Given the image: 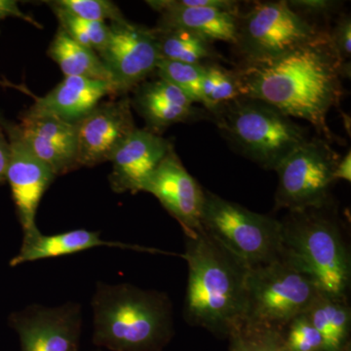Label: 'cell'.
Returning a JSON list of instances; mask_svg holds the SVG:
<instances>
[{
	"instance_id": "24",
	"label": "cell",
	"mask_w": 351,
	"mask_h": 351,
	"mask_svg": "<svg viewBox=\"0 0 351 351\" xmlns=\"http://www.w3.org/2000/svg\"><path fill=\"white\" fill-rule=\"evenodd\" d=\"M59 21V27L76 43L100 54L110 38V25L106 23L92 22L76 17L73 14L45 1Z\"/></svg>"
},
{
	"instance_id": "10",
	"label": "cell",
	"mask_w": 351,
	"mask_h": 351,
	"mask_svg": "<svg viewBox=\"0 0 351 351\" xmlns=\"http://www.w3.org/2000/svg\"><path fill=\"white\" fill-rule=\"evenodd\" d=\"M110 38L99 56L112 76L117 97L124 96L156 71L160 61L154 27L127 19L110 25Z\"/></svg>"
},
{
	"instance_id": "4",
	"label": "cell",
	"mask_w": 351,
	"mask_h": 351,
	"mask_svg": "<svg viewBox=\"0 0 351 351\" xmlns=\"http://www.w3.org/2000/svg\"><path fill=\"white\" fill-rule=\"evenodd\" d=\"M327 207L288 212L282 225V258L311 277L322 294L348 298L350 252Z\"/></svg>"
},
{
	"instance_id": "33",
	"label": "cell",
	"mask_w": 351,
	"mask_h": 351,
	"mask_svg": "<svg viewBox=\"0 0 351 351\" xmlns=\"http://www.w3.org/2000/svg\"><path fill=\"white\" fill-rule=\"evenodd\" d=\"M10 157V145L8 138L0 122V184H5L7 168Z\"/></svg>"
},
{
	"instance_id": "27",
	"label": "cell",
	"mask_w": 351,
	"mask_h": 351,
	"mask_svg": "<svg viewBox=\"0 0 351 351\" xmlns=\"http://www.w3.org/2000/svg\"><path fill=\"white\" fill-rule=\"evenodd\" d=\"M205 64H191L161 59L156 73L159 78L172 83L195 104H202V80Z\"/></svg>"
},
{
	"instance_id": "21",
	"label": "cell",
	"mask_w": 351,
	"mask_h": 351,
	"mask_svg": "<svg viewBox=\"0 0 351 351\" xmlns=\"http://www.w3.org/2000/svg\"><path fill=\"white\" fill-rule=\"evenodd\" d=\"M306 315L319 332L324 351L350 350L351 311L348 298L332 297L321 293Z\"/></svg>"
},
{
	"instance_id": "25",
	"label": "cell",
	"mask_w": 351,
	"mask_h": 351,
	"mask_svg": "<svg viewBox=\"0 0 351 351\" xmlns=\"http://www.w3.org/2000/svg\"><path fill=\"white\" fill-rule=\"evenodd\" d=\"M201 94V105L208 113L219 106L241 97L232 71L215 63L206 64L204 66Z\"/></svg>"
},
{
	"instance_id": "35",
	"label": "cell",
	"mask_w": 351,
	"mask_h": 351,
	"mask_svg": "<svg viewBox=\"0 0 351 351\" xmlns=\"http://www.w3.org/2000/svg\"><path fill=\"white\" fill-rule=\"evenodd\" d=\"M96 351H101V350H96Z\"/></svg>"
},
{
	"instance_id": "16",
	"label": "cell",
	"mask_w": 351,
	"mask_h": 351,
	"mask_svg": "<svg viewBox=\"0 0 351 351\" xmlns=\"http://www.w3.org/2000/svg\"><path fill=\"white\" fill-rule=\"evenodd\" d=\"M18 124L25 144L56 177L78 169L77 123L53 117L20 115Z\"/></svg>"
},
{
	"instance_id": "13",
	"label": "cell",
	"mask_w": 351,
	"mask_h": 351,
	"mask_svg": "<svg viewBox=\"0 0 351 351\" xmlns=\"http://www.w3.org/2000/svg\"><path fill=\"white\" fill-rule=\"evenodd\" d=\"M136 128L131 99L127 95L101 101L77 123L80 167H94L110 161Z\"/></svg>"
},
{
	"instance_id": "31",
	"label": "cell",
	"mask_w": 351,
	"mask_h": 351,
	"mask_svg": "<svg viewBox=\"0 0 351 351\" xmlns=\"http://www.w3.org/2000/svg\"><path fill=\"white\" fill-rule=\"evenodd\" d=\"M287 3L294 12L311 24V20L331 17L341 6V2L331 0H294L287 1Z\"/></svg>"
},
{
	"instance_id": "11",
	"label": "cell",
	"mask_w": 351,
	"mask_h": 351,
	"mask_svg": "<svg viewBox=\"0 0 351 351\" xmlns=\"http://www.w3.org/2000/svg\"><path fill=\"white\" fill-rule=\"evenodd\" d=\"M10 326L19 335L22 351H80L82 306L32 304L11 315Z\"/></svg>"
},
{
	"instance_id": "29",
	"label": "cell",
	"mask_w": 351,
	"mask_h": 351,
	"mask_svg": "<svg viewBox=\"0 0 351 351\" xmlns=\"http://www.w3.org/2000/svg\"><path fill=\"white\" fill-rule=\"evenodd\" d=\"M289 351H324L322 338L306 313L289 323L283 332Z\"/></svg>"
},
{
	"instance_id": "22",
	"label": "cell",
	"mask_w": 351,
	"mask_h": 351,
	"mask_svg": "<svg viewBox=\"0 0 351 351\" xmlns=\"http://www.w3.org/2000/svg\"><path fill=\"white\" fill-rule=\"evenodd\" d=\"M47 54L58 64L64 76L112 82V76L100 56L94 50L76 43L60 27L51 41Z\"/></svg>"
},
{
	"instance_id": "15",
	"label": "cell",
	"mask_w": 351,
	"mask_h": 351,
	"mask_svg": "<svg viewBox=\"0 0 351 351\" xmlns=\"http://www.w3.org/2000/svg\"><path fill=\"white\" fill-rule=\"evenodd\" d=\"M173 147L158 134L136 128L110 159V189L115 193L143 191L145 182Z\"/></svg>"
},
{
	"instance_id": "8",
	"label": "cell",
	"mask_w": 351,
	"mask_h": 351,
	"mask_svg": "<svg viewBox=\"0 0 351 351\" xmlns=\"http://www.w3.org/2000/svg\"><path fill=\"white\" fill-rule=\"evenodd\" d=\"M327 34L294 12L287 1H258L237 16L233 45L241 63H248L280 56Z\"/></svg>"
},
{
	"instance_id": "2",
	"label": "cell",
	"mask_w": 351,
	"mask_h": 351,
	"mask_svg": "<svg viewBox=\"0 0 351 351\" xmlns=\"http://www.w3.org/2000/svg\"><path fill=\"white\" fill-rule=\"evenodd\" d=\"M182 258L189 265L184 320L228 338L244 320L248 267L204 232L186 237Z\"/></svg>"
},
{
	"instance_id": "5",
	"label": "cell",
	"mask_w": 351,
	"mask_h": 351,
	"mask_svg": "<svg viewBox=\"0 0 351 351\" xmlns=\"http://www.w3.org/2000/svg\"><path fill=\"white\" fill-rule=\"evenodd\" d=\"M209 115L230 147L263 169L276 171L308 140L304 129L291 117L255 99L239 97Z\"/></svg>"
},
{
	"instance_id": "14",
	"label": "cell",
	"mask_w": 351,
	"mask_h": 351,
	"mask_svg": "<svg viewBox=\"0 0 351 351\" xmlns=\"http://www.w3.org/2000/svg\"><path fill=\"white\" fill-rule=\"evenodd\" d=\"M143 191L156 196L168 213L181 225L186 237H195L203 232L201 218L204 189L184 168L174 147L157 166Z\"/></svg>"
},
{
	"instance_id": "18",
	"label": "cell",
	"mask_w": 351,
	"mask_h": 351,
	"mask_svg": "<svg viewBox=\"0 0 351 351\" xmlns=\"http://www.w3.org/2000/svg\"><path fill=\"white\" fill-rule=\"evenodd\" d=\"M133 90L131 105L145 119V129L158 135L174 124L209 115L206 110L195 107L188 95L162 78L142 82Z\"/></svg>"
},
{
	"instance_id": "34",
	"label": "cell",
	"mask_w": 351,
	"mask_h": 351,
	"mask_svg": "<svg viewBox=\"0 0 351 351\" xmlns=\"http://www.w3.org/2000/svg\"><path fill=\"white\" fill-rule=\"evenodd\" d=\"M335 180H345V181L350 182L351 180V154L348 151L345 156L341 157V160L337 166L335 171Z\"/></svg>"
},
{
	"instance_id": "23",
	"label": "cell",
	"mask_w": 351,
	"mask_h": 351,
	"mask_svg": "<svg viewBox=\"0 0 351 351\" xmlns=\"http://www.w3.org/2000/svg\"><path fill=\"white\" fill-rule=\"evenodd\" d=\"M157 47L162 60L191 64L215 63L219 55L213 43L195 32L182 29L154 27Z\"/></svg>"
},
{
	"instance_id": "3",
	"label": "cell",
	"mask_w": 351,
	"mask_h": 351,
	"mask_svg": "<svg viewBox=\"0 0 351 351\" xmlns=\"http://www.w3.org/2000/svg\"><path fill=\"white\" fill-rule=\"evenodd\" d=\"M93 343L112 351H162L174 337L167 294L129 283L98 282L92 299Z\"/></svg>"
},
{
	"instance_id": "1",
	"label": "cell",
	"mask_w": 351,
	"mask_h": 351,
	"mask_svg": "<svg viewBox=\"0 0 351 351\" xmlns=\"http://www.w3.org/2000/svg\"><path fill=\"white\" fill-rule=\"evenodd\" d=\"M240 96L269 104L291 119H304L331 140L328 113L343 96L341 78L350 66L337 59L324 38L263 61L241 63L232 71Z\"/></svg>"
},
{
	"instance_id": "20",
	"label": "cell",
	"mask_w": 351,
	"mask_h": 351,
	"mask_svg": "<svg viewBox=\"0 0 351 351\" xmlns=\"http://www.w3.org/2000/svg\"><path fill=\"white\" fill-rule=\"evenodd\" d=\"M101 233L91 230H73L54 235H44L38 230L24 234L19 253L10 261V267H18L25 263L36 262L44 258H58L73 255L96 247L107 246L110 248L131 249V250L164 253L156 249L145 248L122 242L108 241L101 239Z\"/></svg>"
},
{
	"instance_id": "6",
	"label": "cell",
	"mask_w": 351,
	"mask_h": 351,
	"mask_svg": "<svg viewBox=\"0 0 351 351\" xmlns=\"http://www.w3.org/2000/svg\"><path fill=\"white\" fill-rule=\"evenodd\" d=\"M203 232L248 269L282 258L281 221L204 189Z\"/></svg>"
},
{
	"instance_id": "28",
	"label": "cell",
	"mask_w": 351,
	"mask_h": 351,
	"mask_svg": "<svg viewBox=\"0 0 351 351\" xmlns=\"http://www.w3.org/2000/svg\"><path fill=\"white\" fill-rule=\"evenodd\" d=\"M51 3L82 19L105 23L125 19L119 7L108 0H54Z\"/></svg>"
},
{
	"instance_id": "12",
	"label": "cell",
	"mask_w": 351,
	"mask_h": 351,
	"mask_svg": "<svg viewBox=\"0 0 351 351\" xmlns=\"http://www.w3.org/2000/svg\"><path fill=\"white\" fill-rule=\"evenodd\" d=\"M10 145L6 182L10 186L18 219L24 234L38 230L36 218L39 203L54 181L53 171L32 154L18 124L0 119Z\"/></svg>"
},
{
	"instance_id": "17",
	"label": "cell",
	"mask_w": 351,
	"mask_h": 351,
	"mask_svg": "<svg viewBox=\"0 0 351 351\" xmlns=\"http://www.w3.org/2000/svg\"><path fill=\"white\" fill-rule=\"evenodd\" d=\"M107 96L117 98L112 82L80 76H64L49 93L43 97H34V105L22 114L53 117L76 124Z\"/></svg>"
},
{
	"instance_id": "32",
	"label": "cell",
	"mask_w": 351,
	"mask_h": 351,
	"mask_svg": "<svg viewBox=\"0 0 351 351\" xmlns=\"http://www.w3.org/2000/svg\"><path fill=\"white\" fill-rule=\"evenodd\" d=\"M11 17L19 18V19L34 25L38 29H43V25L39 24L38 21L21 10L18 5V1L16 0H0V22Z\"/></svg>"
},
{
	"instance_id": "9",
	"label": "cell",
	"mask_w": 351,
	"mask_h": 351,
	"mask_svg": "<svg viewBox=\"0 0 351 351\" xmlns=\"http://www.w3.org/2000/svg\"><path fill=\"white\" fill-rule=\"evenodd\" d=\"M339 160L326 140L308 138L276 169V209L295 212L329 206Z\"/></svg>"
},
{
	"instance_id": "19",
	"label": "cell",
	"mask_w": 351,
	"mask_h": 351,
	"mask_svg": "<svg viewBox=\"0 0 351 351\" xmlns=\"http://www.w3.org/2000/svg\"><path fill=\"white\" fill-rule=\"evenodd\" d=\"M145 3L160 14L157 29H188L211 43H235L239 14L213 7L182 6L176 0H151Z\"/></svg>"
},
{
	"instance_id": "30",
	"label": "cell",
	"mask_w": 351,
	"mask_h": 351,
	"mask_svg": "<svg viewBox=\"0 0 351 351\" xmlns=\"http://www.w3.org/2000/svg\"><path fill=\"white\" fill-rule=\"evenodd\" d=\"M328 41L337 59L343 66H350L351 19L350 14H341L331 31H328Z\"/></svg>"
},
{
	"instance_id": "7",
	"label": "cell",
	"mask_w": 351,
	"mask_h": 351,
	"mask_svg": "<svg viewBox=\"0 0 351 351\" xmlns=\"http://www.w3.org/2000/svg\"><path fill=\"white\" fill-rule=\"evenodd\" d=\"M321 292L313 279L284 258L248 270L242 323L284 332L306 313Z\"/></svg>"
},
{
	"instance_id": "26",
	"label": "cell",
	"mask_w": 351,
	"mask_h": 351,
	"mask_svg": "<svg viewBox=\"0 0 351 351\" xmlns=\"http://www.w3.org/2000/svg\"><path fill=\"white\" fill-rule=\"evenodd\" d=\"M228 351H289L283 332L241 323L228 336Z\"/></svg>"
}]
</instances>
